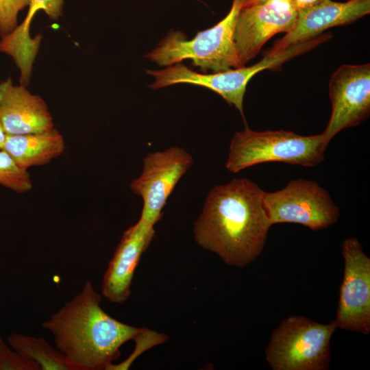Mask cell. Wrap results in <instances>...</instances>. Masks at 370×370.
Wrapping results in <instances>:
<instances>
[{
  "mask_svg": "<svg viewBox=\"0 0 370 370\" xmlns=\"http://www.w3.org/2000/svg\"><path fill=\"white\" fill-rule=\"evenodd\" d=\"M264 193L247 178L214 186L194 223L197 245L230 266L243 268L254 261L271 226L263 206Z\"/></svg>",
  "mask_w": 370,
  "mask_h": 370,
  "instance_id": "obj_1",
  "label": "cell"
},
{
  "mask_svg": "<svg viewBox=\"0 0 370 370\" xmlns=\"http://www.w3.org/2000/svg\"><path fill=\"white\" fill-rule=\"evenodd\" d=\"M101 295L90 281L41 324L54 337L56 347L73 370H108L120 348L145 328L122 323L101 306Z\"/></svg>",
  "mask_w": 370,
  "mask_h": 370,
  "instance_id": "obj_2",
  "label": "cell"
},
{
  "mask_svg": "<svg viewBox=\"0 0 370 370\" xmlns=\"http://www.w3.org/2000/svg\"><path fill=\"white\" fill-rule=\"evenodd\" d=\"M245 0H233L227 14L210 28L198 32L190 40L180 31H170L158 46L145 56L160 66L190 60L206 73L243 67L236 55L234 33Z\"/></svg>",
  "mask_w": 370,
  "mask_h": 370,
  "instance_id": "obj_3",
  "label": "cell"
},
{
  "mask_svg": "<svg viewBox=\"0 0 370 370\" xmlns=\"http://www.w3.org/2000/svg\"><path fill=\"white\" fill-rule=\"evenodd\" d=\"M328 144L321 134L302 136L284 130L254 131L246 127L236 132L231 139L225 168L236 173L270 162L312 167L324 160Z\"/></svg>",
  "mask_w": 370,
  "mask_h": 370,
  "instance_id": "obj_4",
  "label": "cell"
},
{
  "mask_svg": "<svg viewBox=\"0 0 370 370\" xmlns=\"http://www.w3.org/2000/svg\"><path fill=\"white\" fill-rule=\"evenodd\" d=\"M336 329L334 321L325 324L303 316L286 317L272 332L266 360L273 370H327Z\"/></svg>",
  "mask_w": 370,
  "mask_h": 370,
  "instance_id": "obj_5",
  "label": "cell"
},
{
  "mask_svg": "<svg viewBox=\"0 0 370 370\" xmlns=\"http://www.w3.org/2000/svg\"><path fill=\"white\" fill-rule=\"evenodd\" d=\"M262 203L271 225L297 223L318 231L335 224L341 214L326 189L302 178L290 180L281 190L264 191Z\"/></svg>",
  "mask_w": 370,
  "mask_h": 370,
  "instance_id": "obj_6",
  "label": "cell"
},
{
  "mask_svg": "<svg viewBox=\"0 0 370 370\" xmlns=\"http://www.w3.org/2000/svg\"><path fill=\"white\" fill-rule=\"evenodd\" d=\"M193 164L192 156L177 146L145 156L142 173L130 184L143 201L140 221L154 225L160 220L168 197Z\"/></svg>",
  "mask_w": 370,
  "mask_h": 370,
  "instance_id": "obj_7",
  "label": "cell"
},
{
  "mask_svg": "<svg viewBox=\"0 0 370 370\" xmlns=\"http://www.w3.org/2000/svg\"><path fill=\"white\" fill-rule=\"evenodd\" d=\"M344 273L336 319L337 328L368 335L370 332V258L358 238L342 244Z\"/></svg>",
  "mask_w": 370,
  "mask_h": 370,
  "instance_id": "obj_8",
  "label": "cell"
},
{
  "mask_svg": "<svg viewBox=\"0 0 370 370\" xmlns=\"http://www.w3.org/2000/svg\"><path fill=\"white\" fill-rule=\"evenodd\" d=\"M328 88L332 112L321 134L330 143L339 132L369 116L370 64L341 65L331 75Z\"/></svg>",
  "mask_w": 370,
  "mask_h": 370,
  "instance_id": "obj_9",
  "label": "cell"
},
{
  "mask_svg": "<svg viewBox=\"0 0 370 370\" xmlns=\"http://www.w3.org/2000/svg\"><path fill=\"white\" fill-rule=\"evenodd\" d=\"M297 12L291 0H267L243 5L234 33V47L242 66L254 59L274 35L295 26Z\"/></svg>",
  "mask_w": 370,
  "mask_h": 370,
  "instance_id": "obj_10",
  "label": "cell"
},
{
  "mask_svg": "<svg viewBox=\"0 0 370 370\" xmlns=\"http://www.w3.org/2000/svg\"><path fill=\"white\" fill-rule=\"evenodd\" d=\"M273 60L265 56L256 64L212 73H199L183 64L177 63L166 69L147 70L155 78L149 87L157 90L178 84H189L207 88L219 94L230 106H234L244 121L243 99L249 80L258 72L272 69Z\"/></svg>",
  "mask_w": 370,
  "mask_h": 370,
  "instance_id": "obj_11",
  "label": "cell"
},
{
  "mask_svg": "<svg viewBox=\"0 0 370 370\" xmlns=\"http://www.w3.org/2000/svg\"><path fill=\"white\" fill-rule=\"evenodd\" d=\"M154 236V225L139 219L123 233L103 275L101 296L115 304L129 299L136 268Z\"/></svg>",
  "mask_w": 370,
  "mask_h": 370,
  "instance_id": "obj_12",
  "label": "cell"
},
{
  "mask_svg": "<svg viewBox=\"0 0 370 370\" xmlns=\"http://www.w3.org/2000/svg\"><path fill=\"white\" fill-rule=\"evenodd\" d=\"M370 12V0L335 2L326 0L297 12L294 27L278 40L269 51L285 49L319 36L336 26L350 24Z\"/></svg>",
  "mask_w": 370,
  "mask_h": 370,
  "instance_id": "obj_13",
  "label": "cell"
},
{
  "mask_svg": "<svg viewBox=\"0 0 370 370\" xmlns=\"http://www.w3.org/2000/svg\"><path fill=\"white\" fill-rule=\"evenodd\" d=\"M0 123L6 135L25 134L53 127L45 101L10 78L0 83Z\"/></svg>",
  "mask_w": 370,
  "mask_h": 370,
  "instance_id": "obj_14",
  "label": "cell"
},
{
  "mask_svg": "<svg viewBox=\"0 0 370 370\" xmlns=\"http://www.w3.org/2000/svg\"><path fill=\"white\" fill-rule=\"evenodd\" d=\"M1 150L5 151L22 169L42 166L60 156L64 140L56 128L25 134L7 135Z\"/></svg>",
  "mask_w": 370,
  "mask_h": 370,
  "instance_id": "obj_15",
  "label": "cell"
},
{
  "mask_svg": "<svg viewBox=\"0 0 370 370\" xmlns=\"http://www.w3.org/2000/svg\"><path fill=\"white\" fill-rule=\"evenodd\" d=\"M64 0H30L27 16L11 33L2 37L0 51L12 57L18 67L29 69L36 56L40 36L31 38L29 27L34 14L42 10L52 20L62 14Z\"/></svg>",
  "mask_w": 370,
  "mask_h": 370,
  "instance_id": "obj_16",
  "label": "cell"
},
{
  "mask_svg": "<svg viewBox=\"0 0 370 370\" xmlns=\"http://www.w3.org/2000/svg\"><path fill=\"white\" fill-rule=\"evenodd\" d=\"M7 342L12 349L36 362L41 370H73L63 354L44 338L11 333Z\"/></svg>",
  "mask_w": 370,
  "mask_h": 370,
  "instance_id": "obj_17",
  "label": "cell"
},
{
  "mask_svg": "<svg viewBox=\"0 0 370 370\" xmlns=\"http://www.w3.org/2000/svg\"><path fill=\"white\" fill-rule=\"evenodd\" d=\"M0 184L19 193L29 191L32 188L27 171L20 168L3 150H0Z\"/></svg>",
  "mask_w": 370,
  "mask_h": 370,
  "instance_id": "obj_18",
  "label": "cell"
},
{
  "mask_svg": "<svg viewBox=\"0 0 370 370\" xmlns=\"http://www.w3.org/2000/svg\"><path fill=\"white\" fill-rule=\"evenodd\" d=\"M168 336L164 334H160L145 328L136 336L134 338L136 342L134 352L123 362L114 365L112 364L108 370L127 369L133 361L143 352L157 345L164 343Z\"/></svg>",
  "mask_w": 370,
  "mask_h": 370,
  "instance_id": "obj_19",
  "label": "cell"
},
{
  "mask_svg": "<svg viewBox=\"0 0 370 370\" xmlns=\"http://www.w3.org/2000/svg\"><path fill=\"white\" fill-rule=\"evenodd\" d=\"M30 0H0V35L11 33L17 25V15L29 4Z\"/></svg>",
  "mask_w": 370,
  "mask_h": 370,
  "instance_id": "obj_20",
  "label": "cell"
},
{
  "mask_svg": "<svg viewBox=\"0 0 370 370\" xmlns=\"http://www.w3.org/2000/svg\"><path fill=\"white\" fill-rule=\"evenodd\" d=\"M0 370H41L32 360L21 355L7 344L0 360Z\"/></svg>",
  "mask_w": 370,
  "mask_h": 370,
  "instance_id": "obj_21",
  "label": "cell"
},
{
  "mask_svg": "<svg viewBox=\"0 0 370 370\" xmlns=\"http://www.w3.org/2000/svg\"><path fill=\"white\" fill-rule=\"evenodd\" d=\"M326 0H291L293 8L297 12L312 8Z\"/></svg>",
  "mask_w": 370,
  "mask_h": 370,
  "instance_id": "obj_22",
  "label": "cell"
},
{
  "mask_svg": "<svg viewBox=\"0 0 370 370\" xmlns=\"http://www.w3.org/2000/svg\"><path fill=\"white\" fill-rule=\"evenodd\" d=\"M6 136L7 135L5 131L3 130V127L0 123V150H1L3 147Z\"/></svg>",
  "mask_w": 370,
  "mask_h": 370,
  "instance_id": "obj_23",
  "label": "cell"
},
{
  "mask_svg": "<svg viewBox=\"0 0 370 370\" xmlns=\"http://www.w3.org/2000/svg\"><path fill=\"white\" fill-rule=\"evenodd\" d=\"M267 0H245L243 3V5H249L254 3H257L259 2L264 1Z\"/></svg>",
  "mask_w": 370,
  "mask_h": 370,
  "instance_id": "obj_24",
  "label": "cell"
},
{
  "mask_svg": "<svg viewBox=\"0 0 370 370\" xmlns=\"http://www.w3.org/2000/svg\"><path fill=\"white\" fill-rule=\"evenodd\" d=\"M6 343L0 338V360L2 356L3 348Z\"/></svg>",
  "mask_w": 370,
  "mask_h": 370,
  "instance_id": "obj_25",
  "label": "cell"
},
{
  "mask_svg": "<svg viewBox=\"0 0 370 370\" xmlns=\"http://www.w3.org/2000/svg\"><path fill=\"white\" fill-rule=\"evenodd\" d=\"M347 1H356V0H347Z\"/></svg>",
  "mask_w": 370,
  "mask_h": 370,
  "instance_id": "obj_26",
  "label": "cell"
},
{
  "mask_svg": "<svg viewBox=\"0 0 370 370\" xmlns=\"http://www.w3.org/2000/svg\"><path fill=\"white\" fill-rule=\"evenodd\" d=\"M197 1H200V0H197Z\"/></svg>",
  "mask_w": 370,
  "mask_h": 370,
  "instance_id": "obj_27",
  "label": "cell"
}]
</instances>
